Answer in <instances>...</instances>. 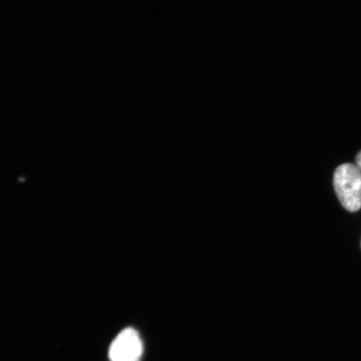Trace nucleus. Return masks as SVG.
I'll return each mask as SVG.
<instances>
[{
	"mask_svg": "<svg viewBox=\"0 0 361 361\" xmlns=\"http://www.w3.org/2000/svg\"><path fill=\"white\" fill-rule=\"evenodd\" d=\"M143 346L139 334L128 328L116 336L111 345L109 356L111 361H140Z\"/></svg>",
	"mask_w": 361,
	"mask_h": 361,
	"instance_id": "obj_2",
	"label": "nucleus"
},
{
	"mask_svg": "<svg viewBox=\"0 0 361 361\" xmlns=\"http://www.w3.org/2000/svg\"><path fill=\"white\" fill-rule=\"evenodd\" d=\"M334 187L343 207L355 213L361 209V171L352 164L338 166L334 174Z\"/></svg>",
	"mask_w": 361,
	"mask_h": 361,
	"instance_id": "obj_1",
	"label": "nucleus"
},
{
	"mask_svg": "<svg viewBox=\"0 0 361 361\" xmlns=\"http://www.w3.org/2000/svg\"><path fill=\"white\" fill-rule=\"evenodd\" d=\"M356 164H357V168L361 171V151L356 156Z\"/></svg>",
	"mask_w": 361,
	"mask_h": 361,
	"instance_id": "obj_3",
	"label": "nucleus"
}]
</instances>
